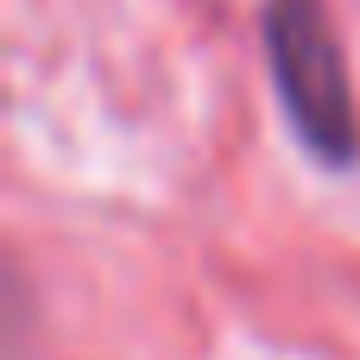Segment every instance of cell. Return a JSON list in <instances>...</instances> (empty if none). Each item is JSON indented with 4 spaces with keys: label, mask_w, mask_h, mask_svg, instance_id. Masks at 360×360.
<instances>
[{
    "label": "cell",
    "mask_w": 360,
    "mask_h": 360,
    "mask_svg": "<svg viewBox=\"0 0 360 360\" xmlns=\"http://www.w3.org/2000/svg\"><path fill=\"white\" fill-rule=\"evenodd\" d=\"M259 44H266L272 89L291 114V133L329 171H348L360 158V108H354V82H348V57H342L329 0H266Z\"/></svg>",
    "instance_id": "1"
}]
</instances>
